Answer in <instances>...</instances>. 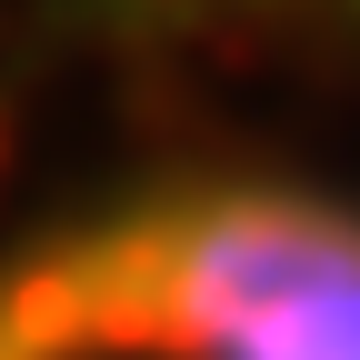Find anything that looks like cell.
<instances>
[{
	"instance_id": "1",
	"label": "cell",
	"mask_w": 360,
	"mask_h": 360,
	"mask_svg": "<svg viewBox=\"0 0 360 360\" xmlns=\"http://www.w3.org/2000/svg\"><path fill=\"white\" fill-rule=\"evenodd\" d=\"M0 360H360V220L200 180L0 270Z\"/></svg>"
},
{
	"instance_id": "2",
	"label": "cell",
	"mask_w": 360,
	"mask_h": 360,
	"mask_svg": "<svg viewBox=\"0 0 360 360\" xmlns=\"http://www.w3.org/2000/svg\"><path fill=\"white\" fill-rule=\"evenodd\" d=\"M350 11H360V0H350Z\"/></svg>"
}]
</instances>
